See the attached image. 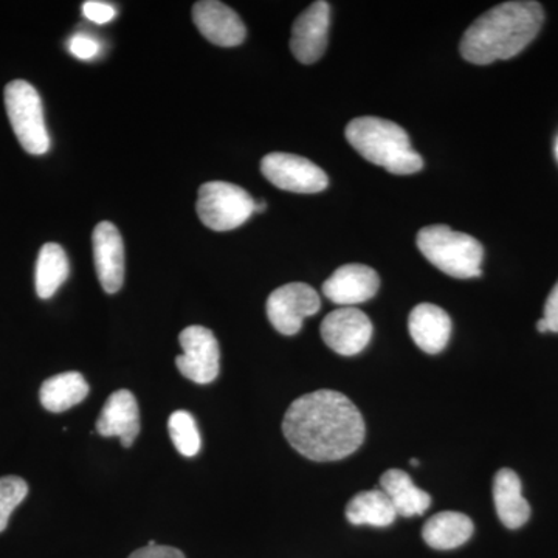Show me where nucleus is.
<instances>
[{
	"label": "nucleus",
	"instance_id": "18",
	"mask_svg": "<svg viewBox=\"0 0 558 558\" xmlns=\"http://www.w3.org/2000/svg\"><path fill=\"white\" fill-rule=\"evenodd\" d=\"M380 487L395 506L398 517L410 519L422 515L432 506V497L418 488L403 470L391 469L385 472L380 478Z\"/></svg>",
	"mask_w": 558,
	"mask_h": 558
},
{
	"label": "nucleus",
	"instance_id": "29",
	"mask_svg": "<svg viewBox=\"0 0 558 558\" xmlns=\"http://www.w3.org/2000/svg\"><path fill=\"white\" fill-rule=\"evenodd\" d=\"M537 329L538 332L542 333L549 332V326L548 323H546L545 318L539 319V322L537 323Z\"/></svg>",
	"mask_w": 558,
	"mask_h": 558
},
{
	"label": "nucleus",
	"instance_id": "24",
	"mask_svg": "<svg viewBox=\"0 0 558 558\" xmlns=\"http://www.w3.org/2000/svg\"><path fill=\"white\" fill-rule=\"evenodd\" d=\"M28 486L20 476H3L0 478V532L9 526L13 510L24 501Z\"/></svg>",
	"mask_w": 558,
	"mask_h": 558
},
{
	"label": "nucleus",
	"instance_id": "8",
	"mask_svg": "<svg viewBox=\"0 0 558 558\" xmlns=\"http://www.w3.org/2000/svg\"><path fill=\"white\" fill-rule=\"evenodd\" d=\"M322 300L317 290L304 282H290L270 293L267 317L282 336H295L307 317L317 314Z\"/></svg>",
	"mask_w": 558,
	"mask_h": 558
},
{
	"label": "nucleus",
	"instance_id": "11",
	"mask_svg": "<svg viewBox=\"0 0 558 558\" xmlns=\"http://www.w3.org/2000/svg\"><path fill=\"white\" fill-rule=\"evenodd\" d=\"M330 5L325 0L312 3L293 22L290 49L303 64H314L325 54L328 46Z\"/></svg>",
	"mask_w": 558,
	"mask_h": 558
},
{
	"label": "nucleus",
	"instance_id": "13",
	"mask_svg": "<svg viewBox=\"0 0 558 558\" xmlns=\"http://www.w3.org/2000/svg\"><path fill=\"white\" fill-rule=\"evenodd\" d=\"M197 31L219 47H236L244 43L247 28L236 11L216 0H202L193 7Z\"/></svg>",
	"mask_w": 558,
	"mask_h": 558
},
{
	"label": "nucleus",
	"instance_id": "27",
	"mask_svg": "<svg viewBox=\"0 0 558 558\" xmlns=\"http://www.w3.org/2000/svg\"><path fill=\"white\" fill-rule=\"evenodd\" d=\"M128 558H185V556L182 550L171 548V546L157 545L154 539H150L148 546L135 550Z\"/></svg>",
	"mask_w": 558,
	"mask_h": 558
},
{
	"label": "nucleus",
	"instance_id": "30",
	"mask_svg": "<svg viewBox=\"0 0 558 558\" xmlns=\"http://www.w3.org/2000/svg\"><path fill=\"white\" fill-rule=\"evenodd\" d=\"M267 209L266 202H255V213H264Z\"/></svg>",
	"mask_w": 558,
	"mask_h": 558
},
{
	"label": "nucleus",
	"instance_id": "7",
	"mask_svg": "<svg viewBox=\"0 0 558 558\" xmlns=\"http://www.w3.org/2000/svg\"><path fill=\"white\" fill-rule=\"evenodd\" d=\"M260 172L271 185L290 193H322L329 185L328 174L318 165L295 154H267L260 161Z\"/></svg>",
	"mask_w": 558,
	"mask_h": 558
},
{
	"label": "nucleus",
	"instance_id": "4",
	"mask_svg": "<svg viewBox=\"0 0 558 558\" xmlns=\"http://www.w3.org/2000/svg\"><path fill=\"white\" fill-rule=\"evenodd\" d=\"M422 255L449 277L478 278L483 274L484 248L478 240L447 226L425 227L417 233Z\"/></svg>",
	"mask_w": 558,
	"mask_h": 558
},
{
	"label": "nucleus",
	"instance_id": "22",
	"mask_svg": "<svg viewBox=\"0 0 558 558\" xmlns=\"http://www.w3.org/2000/svg\"><path fill=\"white\" fill-rule=\"evenodd\" d=\"M69 274L70 264L64 248L53 242L43 245L35 271L36 293L39 299H51L58 289L68 281Z\"/></svg>",
	"mask_w": 558,
	"mask_h": 558
},
{
	"label": "nucleus",
	"instance_id": "9",
	"mask_svg": "<svg viewBox=\"0 0 558 558\" xmlns=\"http://www.w3.org/2000/svg\"><path fill=\"white\" fill-rule=\"evenodd\" d=\"M183 354L175 359L182 376L199 385L211 384L219 376L220 349L211 330L204 326H190L179 336Z\"/></svg>",
	"mask_w": 558,
	"mask_h": 558
},
{
	"label": "nucleus",
	"instance_id": "32",
	"mask_svg": "<svg viewBox=\"0 0 558 558\" xmlns=\"http://www.w3.org/2000/svg\"><path fill=\"white\" fill-rule=\"evenodd\" d=\"M556 157H557V161H558V137L556 140Z\"/></svg>",
	"mask_w": 558,
	"mask_h": 558
},
{
	"label": "nucleus",
	"instance_id": "3",
	"mask_svg": "<svg viewBox=\"0 0 558 558\" xmlns=\"http://www.w3.org/2000/svg\"><path fill=\"white\" fill-rule=\"evenodd\" d=\"M347 138L363 159L392 174H414L424 167V160L411 146L409 134L392 121L359 117L348 124Z\"/></svg>",
	"mask_w": 558,
	"mask_h": 558
},
{
	"label": "nucleus",
	"instance_id": "10",
	"mask_svg": "<svg viewBox=\"0 0 558 558\" xmlns=\"http://www.w3.org/2000/svg\"><path fill=\"white\" fill-rule=\"evenodd\" d=\"M319 333L333 352L352 357L368 347L373 337V323L357 307H340L326 315Z\"/></svg>",
	"mask_w": 558,
	"mask_h": 558
},
{
	"label": "nucleus",
	"instance_id": "14",
	"mask_svg": "<svg viewBox=\"0 0 558 558\" xmlns=\"http://www.w3.org/2000/svg\"><path fill=\"white\" fill-rule=\"evenodd\" d=\"M95 269L106 293H117L124 281V244L119 229L112 222H101L95 227L94 236Z\"/></svg>",
	"mask_w": 558,
	"mask_h": 558
},
{
	"label": "nucleus",
	"instance_id": "16",
	"mask_svg": "<svg viewBox=\"0 0 558 558\" xmlns=\"http://www.w3.org/2000/svg\"><path fill=\"white\" fill-rule=\"evenodd\" d=\"M411 339L427 354H439L449 344L451 319L446 311L436 304H417L409 318Z\"/></svg>",
	"mask_w": 558,
	"mask_h": 558
},
{
	"label": "nucleus",
	"instance_id": "12",
	"mask_svg": "<svg viewBox=\"0 0 558 558\" xmlns=\"http://www.w3.org/2000/svg\"><path fill=\"white\" fill-rule=\"evenodd\" d=\"M379 288L380 277L376 270L363 264H347L326 279L323 293L332 303L354 307L374 299Z\"/></svg>",
	"mask_w": 558,
	"mask_h": 558
},
{
	"label": "nucleus",
	"instance_id": "20",
	"mask_svg": "<svg viewBox=\"0 0 558 558\" xmlns=\"http://www.w3.org/2000/svg\"><path fill=\"white\" fill-rule=\"evenodd\" d=\"M89 395V385L83 374L76 371L58 374L44 381L39 399L44 409L50 413H62L78 405Z\"/></svg>",
	"mask_w": 558,
	"mask_h": 558
},
{
	"label": "nucleus",
	"instance_id": "28",
	"mask_svg": "<svg viewBox=\"0 0 558 558\" xmlns=\"http://www.w3.org/2000/svg\"><path fill=\"white\" fill-rule=\"evenodd\" d=\"M543 318L548 323L549 332H558V281L546 300L545 317Z\"/></svg>",
	"mask_w": 558,
	"mask_h": 558
},
{
	"label": "nucleus",
	"instance_id": "1",
	"mask_svg": "<svg viewBox=\"0 0 558 558\" xmlns=\"http://www.w3.org/2000/svg\"><path fill=\"white\" fill-rule=\"evenodd\" d=\"M290 446L311 461H340L365 440V421L351 399L332 389L301 396L282 421Z\"/></svg>",
	"mask_w": 558,
	"mask_h": 558
},
{
	"label": "nucleus",
	"instance_id": "5",
	"mask_svg": "<svg viewBox=\"0 0 558 558\" xmlns=\"http://www.w3.org/2000/svg\"><path fill=\"white\" fill-rule=\"evenodd\" d=\"M3 97L11 128L22 148L32 156L46 154L50 149V137L38 90L27 81L14 80L7 84Z\"/></svg>",
	"mask_w": 558,
	"mask_h": 558
},
{
	"label": "nucleus",
	"instance_id": "25",
	"mask_svg": "<svg viewBox=\"0 0 558 558\" xmlns=\"http://www.w3.org/2000/svg\"><path fill=\"white\" fill-rule=\"evenodd\" d=\"M69 50L78 60L87 61L100 53V44H98L97 39L92 38L90 35H86V33H76L69 40Z\"/></svg>",
	"mask_w": 558,
	"mask_h": 558
},
{
	"label": "nucleus",
	"instance_id": "6",
	"mask_svg": "<svg viewBox=\"0 0 558 558\" xmlns=\"http://www.w3.org/2000/svg\"><path fill=\"white\" fill-rule=\"evenodd\" d=\"M196 209L202 223L209 230L230 231L252 218L255 201L234 183L208 182L201 186Z\"/></svg>",
	"mask_w": 558,
	"mask_h": 558
},
{
	"label": "nucleus",
	"instance_id": "26",
	"mask_svg": "<svg viewBox=\"0 0 558 558\" xmlns=\"http://www.w3.org/2000/svg\"><path fill=\"white\" fill-rule=\"evenodd\" d=\"M83 13L87 20L95 22V24L102 25L113 21L117 11L108 2H100V0H87V2H84Z\"/></svg>",
	"mask_w": 558,
	"mask_h": 558
},
{
	"label": "nucleus",
	"instance_id": "31",
	"mask_svg": "<svg viewBox=\"0 0 558 558\" xmlns=\"http://www.w3.org/2000/svg\"><path fill=\"white\" fill-rule=\"evenodd\" d=\"M411 464H413V465H418V461H417V459H411Z\"/></svg>",
	"mask_w": 558,
	"mask_h": 558
},
{
	"label": "nucleus",
	"instance_id": "19",
	"mask_svg": "<svg viewBox=\"0 0 558 558\" xmlns=\"http://www.w3.org/2000/svg\"><path fill=\"white\" fill-rule=\"evenodd\" d=\"M473 521L464 513L439 512L433 515L422 529V538L429 548L438 550L457 549L473 535Z\"/></svg>",
	"mask_w": 558,
	"mask_h": 558
},
{
	"label": "nucleus",
	"instance_id": "21",
	"mask_svg": "<svg viewBox=\"0 0 558 558\" xmlns=\"http://www.w3.org/2000/svg\"><path fill=\"white\" fill-rule=\"evenodd\" d=\"M347 519L354 526L388 527L398 519L395 506L381 488L360 492L347 506Z\"/></svg>",
	"mask_w": 558,
	"mask_h": 558
},
{
	"label": "nucleus",
	"instance_id": "23",
	"mask_svg": "<svg viewBox=\"0 0 558 558\" xmlns=\"http://www.w3.org/2000/svg\"><path fill=\"white\" fill-rule=\"evenodd\" d=\"M172 444L182 457L193 458L201 451L202 440L196 421L189 411H174L168 421Z\"/></svg>",
	"mask_w": 558,
	"mask_h": 558
},
{
	"label": "nucleus",
	"instance_id": "15",
	"mask_svg": "<svg viewBox=\"0 0 558 558\" xmlns=\"http://www.w3.org/2000/svg\"><path fill=\"white\" fill-rule=\"evenodd\" d=\"M97 432L102 438H120L121 446L130 449L140 433L137 399L128 389L110 395L97 421Z\"/></svg>",
	"mask_w": 558,
	"mask_h": 558
},
{
	"label": "nucleus",
	"instance_id": "17",
	"mask_svg": "<svg viewBox=\"0 0 558 558\" xmlns=\"http://www.w3.org/2000/svg\"><path fill=\"white\" fill-rule=\"evenodd\" d=\"M495 509L508 529H519L527 523L531 506L523 497L520 476L513 470L501 469L494 480Z\"/></svg>",
	"mask_w": 558,
	"mask_h": 558
},
{
	"label": "nucleus",
	"instance_id": "2",
	"mask_svg": "<svg viewBox=\"0 0 558 558\" xmlns=\"http://www.w3.org/2000/svg\"><path fill=\"white\" fill-rule=\"evenodd\" d=\"M545 22V11L538 2L519 0L505 2L488 10L473 22L462 36V58L476 65L510 60L537 38Z\"/></svg>",
	"mask_w": 558,
	"mask_h": 558
}]
</instances>
